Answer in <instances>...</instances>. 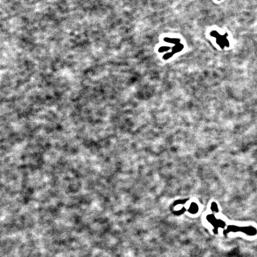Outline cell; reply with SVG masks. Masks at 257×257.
Returning a JSON list of instances; mask_svg holds the SVG:
<instances>
[{
  "label": "cell",
  "instance_id": "6da1fadb",
  "mask_svg": "<svg viewBox=\"0 0 257 257\" xmlns=\"http://www.w3.org/2000/svg\"><path fill=\"white\" fill-rule=\"evenodd\" d=\"M217 34L218 35V37H217V40H218V44H219L220 45V46L222 47H223L224 46H227L228 44H229L228 41L225 38V37L222 36H219V34L218 33H217Z\"/></svg>",
  "mask_w": 257,
  "mask_h": 257
},
{
  "label": "cell",
  "instance_id": "7a4b0ae2",
  "mask_svg": "<svg viewBox=\"0 0 257 257\" xmlns=\"http://www.w3.org/2000/svg\"><path fill=\"white\" fill-rule=\"evenodd\" d=\"M198 210L199 208L198 205L195 203H192L189 209L190 212L192 213H195L198 212Z\"/></svg>",
  "mask_w": 257,
  "mask_h": 257
},
{
  "label": "cell",
  "instance_id": "3957f363",
  "mask_svg": "<svg viewBox=\"0 0 257 257\" xmlns=\"http://www.w3.org/2000/svg\"><path fill=\"white\" fill-rule=\"evenodd\" d=\"M211 209L212 210V211H215L216 212H218V206L217 205V204L215 202H213L212 204V206H211Z\"/></svg>",
  "mask_w": 257,
  "mask_h": 257
}]
</instances>
